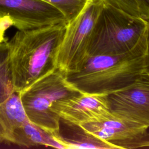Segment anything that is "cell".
<instances>
[{
  "label": "cell",
  "mask_w": 149,
  "mask_h": 149,
  "mask_svg": "<svg viewBox=\"0 0 149 149\" xmlns=\"http://www.w3.org/2000/svg\"><path fill=\"white\" fill-rule=\"evenodd\" d=\"M147 70V31L132 50L90 56L80 70L65 74L68 82L79 92L107 95L133 84Z\"/></svg>",
  "instance_id": "6da1fadb"
},
{
  "label": "cell",
  "mask_w": 149,
  "mask_h": 149,
  "mask_svg": "<svg viewBox=\"0 0 149 149\" xmlns=\"http://www.w3.org/2000/svg\"><path fill=\"white\" fill-rule=\"evenodd\" d=\"M67 23L18 30L8 41L16 93L56 69L58 50Z\"/></svg>",
  "instance_id": "7a4b0ae2"
},
{
  "label": "cell",
  "mask_w": 149,
  "mask_h": 149,
  "mask_svg": "<svg viewBox=\"0 0 149 149\" xmlns=\"http://www.w3.org/2000/svg\"><path fill=\"white\" fill-rule=\"evenodd\" d=\"M148 21L104 3L90 39L88 58L132 50L146 34Z\"/></svg>",
  "instance_id": "3957f363"
},
{
  "label": "cell",
  "mask_w": 149,
  "mask_h": 149,
  "mask_svg": "<svg viewBox=\"0 0 149 149\" xmlns=\"http://www.w3.org/2000/svg\"><path fill=\"white\" fill-rule=\"evenodd\" d=\"M79 93L68 82L66 74L56 68L19 94L29 119L58 133L61 118L52 109L54 103Z\"/></svg>",
  "instance_id": "277c9868"
},
{
  "label": "cell",
  "mask_w": 149,
  "mask_h": 149,
  "mask_svg": "<svg viewBox=\"0 0 149 149\" xmlns=\"http://www.w3.org/2000/svg\"><path fill=\"white\" fill-rule=\"evenodd\" d=\"M103 5L102 0H90L83 10L67 23L58 50L57 69L68 73L77 72L83 66L88 59L92 31Z\"/></svg>",
  "instance_id": "5b68a950"
},
{
  "label": "cell",
  "mask_w": 149,
  "mask_h": 149,
  "mask_svg": "<svg viewBox=\"0 0 149 149\" xmlns=\"http://www.w3.org/2000/svg\"><path fill=\"white\" fill-rule=\"evenodd\" d=\"M4 17L19 30L68 23L58 9L42 0H0V19Z\"/></svg>",
  "instance_id": "8992f818"
},
{
  "label": "cell",
  "mask_w": 149,
  "mask_h": 149,
  "mask_svg": "<svg viewBox=\"0 0 149 149\" xmlns=\"http://www.w3.org/2000/svg\"><path fill=\"white\" fill-rule=\"evenodd\" d=\"M111 113L149 128V72L133 84L107 94Z\"/></svg>",
  "instance_id": "52a82bcc"
},
{
  "label": "cell",
  "mask_w": 149,
  "mask_h": 149,
  "mask_svg": "<svg viewBox=\"0 0 149 149\" xmlns=\"http://www.w3.org/2000/svg\"><path fill=\"white\" fill-rule=\"evenodd\" d=\"M52 109L61 119L77 125L98 122L112 116L107 94L80 93L58 100Z\"/></svg>",
  "instance_id": "ba28073f"
},
{
  "label": "cell",
  "mask_w": 149,
  "mask_h": 149,
  "mask_svg": "<svg viewBox=\"0 0 149 149\" xmlns=\"http://www.w3.org/2000/svg\"><path fill=\"white\" fill-rule=\"evenodd\" d=\"M87 132L121 149L123 143L147 132L148 128L137 123L112 115L101 121L80 125Z\"/></svg>",
  "instance_id": "9c48e42d"
},
{
  "label": "cell",
  "mask_w": 149,
  "mask_h": 149,
  "mask_svg": "<svg viewBox=\"0 0 149 149\" xmlns=\"http://www.w3.org/2000/svg\"><path fill=\"white\" fill-rule=\"evenodd\" d=\"M65 149H118V147L97 137L80 125L60 119L58 133L55 134Z\"/></svg>",
  "instance_id": "30bf717a"
},
{
  "label": "cell",
  "mask_w": 149,
  "mask_h": 149,
  "mask_svg": "<svg viewBox=\"0 0 149 149\" xmlns=\"http://www.w3.org/2000/svg\"><path fill=\"white\" fill-rule=\"evenodd\" d=\"M8 143L27 148L44 146L65 149L64 146L58 140L55 133L38 126L30 120L13 132Z\"/></svg>",
  "instance_id": "8fae6325"
},
{
  "label": "cell",
  "mask_w": 149,
  "mask_h": 149,
  "mask_svg": "<svg viewBox=\"0 0 149 149\" xmlns=\"http://www.w3.org/2000/svg\"><path fill=\"white\" fill-rule=\"evenodd\" d=\"M28 120L18 93H13L0 103V133L6 143L13 132Z\"/></svg>",
  "instance_id": "7c38bea8"
},
{
  "label": "cell",
  "mask_w": 149,
  "mask_h": 149,
  "mask_svg": "<svg viewBox=\"0 0 149 149\" xmlns=\"http://www.w3.org/2000/svg\"><path fill=\"white\" fill-rule=\"evenodd\" d=\"M15 90L8 41L0 43V103L7 100Z\"/></svg>",
  "instance_id": "4fadbf2b"
},
{
  "label": "cell",
  "mask_w": 149,
  "mask_h": 149,
  "mask_svg": "<svg viewBox=\"0 0 149 149\" xmlns=\"http://www.w3.org/2000/svg\"><path fill=\"white\" fill-rule=\"evenodd\" d=\"M133 16L149 21V0H102Z\"/></svg>",
  "instance_id": "5bb4252c"
},
{
  "label": "cell",
  "mask_w": 149,
  "mask_h": 149,
  "mask_svg": "<svg viewBox=\"0 0 149 149\" xmlns=\"http://www.w3.org/2000/svg\"><path fill=\"white\" fill-rule=\"evenodd\" d=\"M58 9L68 23L74 19L85 8L90 0H42Z\"/></svg>",
  "instance_id": "9a60e30c"
},
{
  "label": "cell",
  "mask_w": 149,
  "mask_h": 149,
  "mask_svg": "<svg viewBox=\"0 0 149 149\" xmlns=\"http://www.w3.org/2000/svg\"><path fill=\"white\" fill-rule=\"evenodd\" d=\"M147 59H148V71L149 72V21L147 28Z\"/></svg>",
  "instance_id": "2e32d148"
},
{
  "label": "cell",
  "mask_w": 149,
  "mask_h": 149,
  "mask_svg": "<svg viewBox=\"0 0 149 149\" xmlns=\"http://www.w3.org/2000/svg\"><path fill=\"white\" fill-rule=\"evenodd\" d=\"M4 33H5V31L2 30V29L0 26V43H1L5 40Z\"/></svg>",
  "instance_id": "e0dca14e"
},
{
  "label": "cell",
  "mask_w": 149,
  "mask_h": 149,
  "mask_svg": "<svg viewBox=\"0 0 149 149\" xmlns=\"http://www.w3.org/2000/svg\"><path fill=\"white\" fill-rule=\"evenodd\" d=\"M6 143L5 139H4V137H3L1 135V134L0 133V143Z\"/></svg>",
  "instance_id": "ac0fdd59"
}]
</instances>
